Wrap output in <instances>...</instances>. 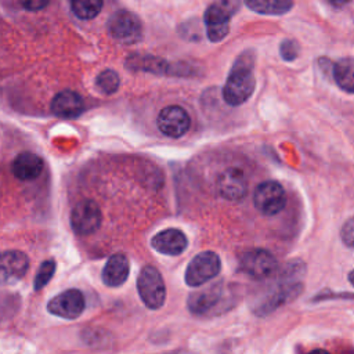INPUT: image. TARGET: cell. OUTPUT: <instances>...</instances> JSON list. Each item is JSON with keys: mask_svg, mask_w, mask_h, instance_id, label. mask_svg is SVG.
<instances>
[{"mask_svg": "<svg viewBox=\"0 0 354 354\" xmlns=\"http://www.w3.org/2000/svg\"><path fill=\"white\" fill-rule=\"evenodd\" d=\"M304 275V263L301 260H293L278 275L272 283H270L266 292H263L253 306V313L257 315H267L281 306L292 301L303 292L301 278Z\"/></svg>", "mask_w": 354, "mask_h": 354, "instance_id": "1", "label": "cell"}, {"mask_svg": "<svg viewBox=\"0 0 354 354\" xmlns=\"http://www.w3.org/2000/svg\"><path fill=\"white\" fill-rule=\"evenodd\" d=\"M253 65L254 55L249 51L242 53L234 62L223 87V98L228 105H241L253 94L256 87Z\"/></svg>", "mask_w": 354, "mask_h": 354, "instance_id": "2", "label": "cell"}, {"mask_svg": "<svg viewBox=\"0 0 354 354\" xmlns=\"http://www.w3.org/2000/svg\"><path fill=\"white\" fill-rule=\"evenodd\" d=\"M231 295L220 282L210 288L196 290L188 296L187 307L195 315H214L231 306Z\"/></svg>", "mask_w": 354, "mask_h": 354, "instance_id": "3", "label": "cell"}, {"mask_svg": "<svg viewBox=\"0 0 354 354\" xmlns=\"http://www.w3.org/2000/svg\"><path fill=\"white\" fill-rule=\"evenodd\" d=\"M241 0H214L205 11L203 21L207 39L213 43L221 41L230 32V21L239 10Z\"/></svg>", "mask_w": 354, "mask_h": 354, "instance_id": "4", "label": "cell"}, {"mask_svg": "<svg viewBox=\"0 0 354 354\" xmlns=\"http://www.w3.org/2000/svg\"><path fill=\"white\" fill-rule=\"evenodd\" d=\"M137 290L148 308L158 310L165 304L166 286L159 270L153 266H144L141 268L137 277Z\"/></svg>", "mask_w": 354, "mask_h": 354, "instance_id": "5", "label": "cell"}, {"mask_svg": "<svg viewBox=\"0 0 354 354\" xmlns=\"http://www.w3.org/2000/svg\"><path fill=\"white\" fill-rule=\"evenodd\" d=\"M106 28L109 35L122 44H133L142 39V24L140 18L127 10L113 12L106 22Z\"/></svg>", "mask_w": 354, "mask_h": 354, "instance_id": "6", "label": "cell"}, {"mask_svg": "<svg viewBox=\"0 0 354 354\" xmlns=\"http://www.w3.org/2000/svg\"><path fill=\"white\" fill-rule=\"evenodd\" d=\"M221 270V261L217 253L206 250L198 253L185 268V283L188 286H201L214 278Z\"/></svg>", "mask_w": 354, "mask_h": 354, "instance_id": "7", "label": "cell"}, {"mask_svg": "<svg viewBox=\"0 0 354 354\" xmlns=\"http://www.w3.org/2000/svg\"><path fill=\"white\" fill-rule=\"evenodd\" d=\"M238 266L243 274L254 279H266L277 271L278 264L271 252L254 248L243 252L239 256Z\"/></svg>", "mask_w": 354, "mask_h": 354, "instance_id": "8", "label": "cell"}, {"mask_svg": "<svg viewBox=\"0 0 354 354\" xmlns=\"http://www.w3.org/2000/svg\"><path fill=\"white\" fill-rule=\"evenodd\" d=\"M253 205L264 216L279 213L286 205V194L277 181H263L253 192Z\"/></svg>", "mask_w": 354, "mask_h": 354, "instance_id": "9", "label": "cell"}, {"mask_svg": "<svg viewBox=\"0 0 354 354\" xmlns=\"http://www.w3.org/2000/svg\"><path fill=\"white\" fill-rule=\"evenodd\" d=\"M71 225L79 235H90L101 225V210L91 199L77 202L71 212Z\"/></svg>", "mask_w": 354, "mask_h": 354, "instance_id": "10", "label": "cell"}, {"mask_svg": "<svg viewBox=\"0 0 354 354\" xmlns=\"http://www.w3.org/2000/svg\"><path fill=\"white\" fill-rule=\"evenodd\" d=\"M84 307V296L79 289H66L47 303L48 313L64 319H75L80 317Z\"/></svg>", "mask_w": 354, "mask_h": 354, "instance_id": "11", "label": "cell"}, {"mask_svg": "<svg viewBox=\"0 0 354 354\" xmlns=\"http://www.w3.org/2000/svg\"><path fill=\"white\" fill-rule=\"evenodd\" d=\"M189 116L187 111L178 105H169L158 115V129L170 138L183 137L189 129Z\"/></svg>", "mask_w": 354, "mask_h": 354, "instance_id": "12", "label": "cell"}, {"mask_svg": "<svg viewBox=\"0 0 354 354\" xmlns=\"http://www.w3.org/2000/svg\"><path fill=\"white\" fill-rule=\"evenodd\" d=\"M29 268V257L21 250L0 253V285H12L21 281Z\"/></svg>", "mask_w": 354, "mask_h": 354, "instance_id": "13", "label": "cell"}, {"mask_svg": "<svg viewBox=\"0 0 354 354\" xmlns=\"http://www.w3.org/2000/svg\"><path fill=\"white\" fill-rule=\"evenodd\" d=\"M217 188L224 199L239 201L248 192V180L241 169L230 167L220 174Z\"/></svg>", "mask_w": 354, "mask_h": 354, "instance_id": "14", "label": "cell"}, {"mask_svg": "<svg viewBox=\"0 0 354 354\" xmlns=\"http://www.w3.org/2000/svg\"><path fill=\"white\" fill-rule=\"evenodd\" d=\"M151 245L156 252L162 254L178 256L187 249L188 239L181 230L166 228L159 231L155 236H152Z\"/></svg>", "mask_w": 354, "mask_h": 354, "instance_id": "15", "label": "cell"}, {"mask_svg": "<svg viewBox=\"0 0 354 354\" xmlns=\"http://www.w3.org/2000/svg\"><path fill=\"white\" fill-rule=\"evenodd\" d=\"M51 111L58 118L73 119L84 111V102L76 91L62 90L53 98Z\"/></svg>", "mask_w": 354, "mask_h": 354, "instance_id": "16", "label": "cell"}, {"mask_svg": "<svg viewBox=\"0 0 354 354\" xmlns=\"http://www.w3.org/2000/svg\"><path fill=\"white\" fill-rule=\"evenodd\" d=\"M129 272L130 263L127 256L123 253H115L106 260L101 272V278L106 286L118 288L126 282Z\"/></svg>", "mask_w": 354, "mask_h": 354, "instance_id": "17", "label": "cell"}, {"mask_svg": "<svg viewBox=\"0 0 354 354\" xmlns=\"http://www.w3.org/2000/svg\"><path fill=\"white\" fill-rule=\"evenodd\" d=\"M43 167H44L43 159L33 152H21L12 160V166H11L12 174L22 181L37 178L41 174Z\"/></svg>", "mask_w": 354, "mask_h": 354, "instance_id": "18", "label": "cell"}, {"mask_svg": "<svg viewBox=\"0 0 354 354\" xmlns=\"http://www.w3.org/2000/svg\"><path fill=\"white\" fill-rule=\"evenodd\" d=\"M245 4L259 14L282 15L292 10L293 0H245Z\"/></svg>", "mask_w": 354, "mask_h": 354, "instance_id": "19", "label": "cell"}, {"mask_svg": "<svg viewBox=\"0 0 354 354\" xmlns=\"http://www.w3.org/2000/svg\"><path fill=\"white\" fill-rule=\"evenodd\" d=\"M333 79L344 91L350 94L354 91V61L351 57L342 58L333 65Z\"/></svg>", "mask_w": 354, "mask_h": 354, "instance_id": "20", "label": "cell"}, {"mask_svg": "<svg viewBox=\"0 0 354 354\" xmlns=\"http://www.w3.org/2000/svg\"><path fill=\"white\" fill-rule=\"evenodd\" d=\"M71 8L77 18L93 19L100 14L102 0H71Z\"/></svg>", "mask_w": 354, "mask_h": 354, "instance_id": "21", "label": "cell"}, {"mask_svg": "<svg viewBox=\"0 0 354 354\" xmlns=\"http://www.w3.org/2000/svg\"><path fill=\"white\" fill-rule=\"evenodd\" d=\"M95 84L98 87V90L106 95H111L113 93L118 91L119 86H120V77L118 75L116 71L113 69H105L102 71L97 79H95Z\"/></svg>", "mask_w": 354, "mask_h": 354, "instance_id": "22", "label": "cell"}, {"mask_svg": "<svg viewBox=\"0 0 354 354\" xmlns=\"http://www.w3.org/2000/svg\"><path fill=\"white\" fill-rule=\"evenodd\" d=\"M55 267H57V264L53 259L46 260L40 264V268L37 270L35 281H33V288L36 290H40L41 288H44L50 282V279L53 278V275L55 272Z\"/></svg>", "mask_w": 354, "mask_h": 354, "instance_id": "23", "label": "cell"}, {"mask_svg": "<svg viewBox=\"0 0 354 354\" xmlns=\"http://www.w3.org/2000/svg\"><path fill=\"white\" fill-rule=\"evenodd\" d=\"M279 53H281V57L285 61L296 59L297 55H299V44H297V41H295L292 39H285L281 43V46H279Z\"/></svg>", "mask_w": 354, "mask_h": 354, "instance_id": "24", "label": "cell"}, {"mask_svg": "<svg viewBox=\"0 0 354 354\" xmlns=\"http://www.w3.org/2000/svg\"><path fill=\"white\" fill-rule=\"evenodd\" d=\"M342 241L346 246L351 248L354 242V221L353 218H348L344 225L342 227Z\"/></svg>", "mask_w": 354, "mask_h": 354, "instance_id": "25", "label": "cell"}, {"mask_svg": "<svg viewBox=\"0 0 354 354\" xmlns=\"http://www.w3.org/2000/svg\"><path fill=\"white\" fill-rule=\"evenodd\" d=\"M19 3L28 11H39L43 10L50 3V0H19Z\"/></svg>", "mask_w": 354, "mask_h": 354, "instance_id": "26", "label": "cell"}, {"mask_svg": "<svg viewBox=\"0 0 354 354\" xmlns=\"http://www.w3.org/2000/svg\"><path fill=\"white\" fill-rule=\"evenodd\" d=\"M330 6H333V7H343V6H346L347 3H350L351 0H326Z\"/></svg>", "mask_w": 354, "mask_h": 354, "instance_id": "27", "label": "cell"}]
</instances>
